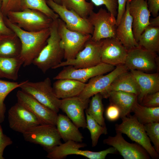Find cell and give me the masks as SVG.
<instances>
[{
	"instance_id": "obj_1",
	"label": "cell",
	"mask_w": 159,
	"mask_h": 159,
	"mask_svg": "<svg viewBox=\"0 0 159 159\" xmlns=\"http://www.w3.org/2000/svg\"><path fill=\"white\" fill-rule=\"evenodd\" d=\"M4 20L6 26L20 40L21 49L19 57L23 61V65H30L46 45L50 34L49 28L36 32H28L11 22L6 16Z\"/></svg>"
},
{
	"instance_id": "obj_2",
	"label": "cell",
	"mask_w": 159,
	"mask_h": 159,
	"mask_svg": "<svg viewBox=\"0 0 159 159\" xmlns=\"http://www.w3.org/2000/svg\"><path fill=\"white\" fill-rule=\"evenodd\" d=\"M57 19L53 20L49 28L50 34L47 44L32 62L44 73L50 69H55L64 58V51L60 44Z\"/></svg>"
},
{
	"instance_id": "obj_3",
	"label": "cell",
	"mask_w": 159,
	"mask_h": 159,
	"mask_svg": "<svg viewBox=\"0 0 159 159\" xmlns=\"http://www.w3.org/2000/svg\"><path fill=\"white\" fill-rule=\"evenodd\" d=\"M121 118L122 122L115 125L116 131L126 135L132 140L140 145L152 158H158V153L151 144L144 125L140 122L134 115L130 114Z\"/></svg>"
},
{
	"instance_id": "obj_4",
	"label": "cell",
	"mask_w": 159,
	"mask_h": 159,
	"mask_svg": "<svg viewBox=\"0 0 159 159\" xmlns=\"http://www.w3.org/2000/svg\"><path fill=\"white\" fill-rule=\"evenodd\" d=\"M6 16L11 22L30 32H38L49 28L53 21L39 11L28 9L10 11Z\"/></svg>"
},
{
	"instance_id": "obj_5",
	"label": "cell",
	"mask_w": 159,
	"mask_h": 159,
	"mask_svg": "<svg viewBox=\"0 0 159 159\" xmlns=\"http://www.w3.org/2000/svg\"><path fill=\"white\" fill-rule=\"evenodd\" d=\"M19 88L54 112H59L61 99L56 96L49 77L37 82L25 81Z\"/></svg>"
},
{
	"instance_id": "obj_6",
	"label": "cell",
	"mask_w": 159,
	"mask_h": 159,
	"mask_svg": "<svg viewBox=\"0 0 159 159\" xmlns=\"http://www.w3.org/2000/svg\"><path fill=\"white\" fill-rule=\"evenodd\" d=\"M87 146L86 143L69 140L56 146L48 152L46 157L50 159H62L71 155H80L89 159H105L110 154L117 152L113 147L98 152L81 150Z\"/></svg>"
},
{
	"instance_id": "obj_7",
	"label": "cell",
	"mask_w": 159,
	"mask_h": 159,
	"mask_svg": "<svg viewBox=\"0 0 159 159\" xmlns=\"http://www.w3.org/2000/svg\"><path fill=\"white\" fill-rule=\"evenodd\" d=\"M57 23L60 44L64 51V59L66 60L73 59L91 38L92 35L69 30L59 18L57 19Z\"/></svg>"
},
{
	"instance_id": "obj_8",
	"label": "cell",
	"mask_w": 159,
	"mask_h": 159,
	"mask_svg": "<svg viewBox=\"0 0 159 159\" xmlns=\"http://www.w3.org/2000/svg\"><path fill=\"white\" fill-rule=\"evenodd\" d=\"M93 27L91 39L95 42L116 38V18L105 9L100 8L97 12L92 11L87 18Z\"/></svg>"
},
{
	"instance_id": "obj_9",
	"label": "cell",
	"mask_w": 159,
	"mask_h": 159,
	"mask_svg": "<svg viewBox=\"0 0 159 159\" xmlns=\"http://www.w3.org/2000/svg\"><path fill=\"white\" fill-rule=\"evenodd\" d=\"M22 134L25 141L39 145L47 152L62 143L55 125L40 124L31 128Z\"/></svg>"
},
{
	"instance_id": "obj_10",
	"label": "cell",
	"mask_w": 159,
	"mask_h": 159,
	"mask_svg": "<svg viewBox=\"0 0 159 159\" xmlns=\"http://www.w3.org/2000/svg\"><path fill=\"white\" fill-rule=\"evenodd\" d=\"M102 40L95 42L90 39L87 42L84 47L74 58L62 61L55 69L67 66H72L76 68L89 67L102 62Z\"/></svg>"
},
{
	"instance_id": "obj_11",
	"label": "cell",
	"mask_w": 159,
	"mask_h": 159,
	"mask_svg": "<svg viewBox=\"0 0 159 159\" xmlns=\"http://www.w3.org/2000/svg\"><path fill=\"white\" fill-rule=\"evenodd\" d=\"M47 3L65 23L68 29L85 34H92L93 27L87 18H82L73 11L68 9L52 0H47Z\"/></svg>"
},
{
	"instance_id": "obj_12",
	"label": "cell",
	"mask_w": 159,
	"mask_h": 159,
	"mask_svg": "<svg viewBox=\"0 0 159 159\" xmlns=\"http://www.w3.org/2000/svg\"><path fill=\"white\" fill-rule=\"evenodd\" d=\"M156 53L141 47L128 50L125 65L130 71H153L158 68V57Z\"/></svg>"
},
{
	"instance_id": "obj_13",
	"label": "cell",
	"mask_w": 159,
	"mask_h": 159,
	"mask_svg": "<svg viewBox=\"0 0 159 159\" xmlns=\"http://www.w3.org/2000/svg\"><path fill=\"white\" fill-rule=\"evenodd\" d=\"M16 97L17 102L33 113L40 124L56 126L57 113L21 90L17 91Z\"/></svg>"
},
{
	"instance_id": "obj_14",
	"label": "cell",
	"mask_w": 159,
	"mask_h": 159,
	"mask_svg": "<svg viewBox=\"0 0 159 159\" xmlns=\"http://www.w3.org/2000/svg\"><path fill=\"white\" fill-rule=\"evenodd\" d=\"M64 67L53 79H69L85 83L95 76L105 74L113 70L115 66L103 62L90 67L76 68L72 66Z\"/></svg>"
},
{
	"instance_id": "obj_15",
	"label": "cell",
	"mask_w": 159,
	"mask_h": 159,
	"mask_svg": "<svg viewBox=\"0 0 159 159\" xmlns=\"http://www.w3.org/2000/svg\"><path fill=\"white\" fill-rule=\"evenodd\" d=\"M116 67L113 70L107 74L99 75L90 79L86 84L83 91L78 96L84 99H89L96 94L102 92L117 76L129 70L125 64Z\"/></svg>"
},
{
	"instance_id": "obj_16",
	"label": "cell",
	"mask_w": 159,
	"mask_h": 159,
	"mask_svg": "<svg viewBox=\"0 0 159 159\" xmlns=\"http://www.w3.org/2000/svg\"><path fill=\"white\" fill-rule=\"evenodd\" d=\"M8 118L10 128L22 134L31 128L40 124L33 113L17 102L9 110Z\"/></svg>"
},
{
	"instance_id": "obj_17",
	"label": "cell",
	"mask_w": 159,
	"mask_h": 159,
	"mask_svg": "<svg viewBox=\"0 0 159 159\" xmlns=\"http://www.w3.org/2000/svg\"><path fill=\"white\" fill-rule=\"evenodd\" d=\"M114 136H109L103 140L104 144L114 148L124 159H149L150 156L138 144L130 143L125 140L122 133L116 131Z\"/></svg>"
},
{
	"instance_id": "obj_18",
	"label": "cell",
	"mask_w": 159,
	"mask_h": 159,
	"mask_svg": "<svg viewBox=\"0 0 159 159\" xmlns=\"http://www.w3.org/2000/svg\"><path fill=\"white\" fill-rule=\"evenodd\" d=\"M128 50L116 38L102 40L101 62L116 66L125 64Z\"/></svg>"
},
{
	"instance_id": "obj_19",
	"label": "cell",
	"mask_w": 159,
	"mask_h": 159,
	"mask_svg": "<svg viewBox=\"0 0 159 159\" xmlns=\"http://www.w3.org/2000/svg\"><path fill=\"white\" fill-rule=\"evenodd\" d=\"M89 102V99H83L78 96L61 99L60 109L77 127L85 128L86 121L84 111Z\"/></svg>"
},
{
	"instance_id": "obj_20",
	"label": "cell",
	"mask_w": 159,
	"mask_h": 159,
	"mask_svg": "<svg viewBox=\"0 0 159 159\" xmlns=\"http://www.w3.org/2000/svg\"><path fill=\"white\" fill-rule=\"evenodd\" d=\"M128 10L132 18L134 36L138 43L140 36L150 24V12L148 8L147 0H130Z\"/></svg>"
},
{
	"instance_id": "obj_21",
	"label": "cell",
	"mask_w": 159,
	"mask_h": 159,
	"mask_svg": "<svg viewBox=\"0 0 159 159\" xmlns=\"http://www.w3.org/2000/svg\"><path fill=\"white\" fill-rule=\"evenodd\" d=\"M129 0H127V2L125 11L117 26L116 30V38L127 50L141 47L136 41L133 34L132 18L128 10Z\"/></svg>"
},
{
	"instance_id": "obj_22",
	"label": "cell",
	"mask_w": 159,
	"mask_h": 159,
	"mask_svg": "<svg viewBox=\"0 0 159 159\" xmlns=\"http://www.w3.org/2000/svg\"><path fill=\"white\" fill-rule=\"evenodd\" d=\"M135 77L140 89L138 101L140 104L144 97L159 91V74L158 73H148L136 70H130Z\"/></svg>"
},
{
	"instance_id": "obj_23",
	"label": "cell",
	"mask_w": 159,
	"mask_h": 159,
	"mask_svg": "<svg viewBox=\"0 0 159 159\" xmlns=\"http://www.w3.org/2000/svg\"><path fill=\"white\" fill-rule=\"evenodd\" d=\"M111 91L124 92L137 96L140 93L136 81L132 73L129 71L117 76L105 90L100 94L103 98L107 93Z\"/></svg>"
},
{
	"instance_id": "obj_24",
	"label": "cell",
	"mask_w": 159,
	"mask_h": 159,
	"mask_svg": "<svg viewBox=\"0 0 159 159\" xmlns=\"http://www.w3.org/2000/svg\"><path fill=\"white\" fill-rule=\"evenodd\" d=\"M86 83L69 79L57 80L52 87L54 92L59 99L78 96L83 90Z\"/></svg>"
},
{
	"instance_id": "obj_25",
	"label": "cell",
	"mask_w": 159,
	"mask_h": 159,
	"mask_svg": "<svg viewBox=\"0 0 159 159\" xmlns=\"http://www.w3.org/2000/svg\"><path fill=\"white\" fill-rule=\"evenodd\" d=\"M103 98H108L110 103L119 108L120 111L121 118L130 114L134 104L138 101L137 95L120 91H110L107 93Z\"/></svg>"
},
{
	"instance_id": "obj_26",
	"label": "cell",
	"mask_w": 159,
	"mask_h": 159,
	"mask_svg": "<svg viewBox=\"0 0 159 159\" xmlns=\"http://www.w3.org/2000/svg\"><path fill=\"white\" fill-rule=\"evenodd\" d=\"M56 126L61 139L65 142L69 140L82 142L84 137L82 134L67 116L58 115Z\"/></svg>"
},
{
	"instance_id": "obj_27",
	"label": "cell",
	"mask_w": 159,
	"mask_h": 159,
	"mask_svg": "<svg viewBox=\"0 0 159 159\" xmlns=\"http://www.w3.org/2000/svg\"><path fill=\"white\" fill-rule=\"evenodd\" d=\"M21 49L20 40L15 34L0 38V57H19Z\"/></svg>"
},
{
	"instance_id": "obj_28",
	"label": "cell",
	"mask_w": 159,
	"mask_h": 159,
	"mask_svg": "<svg viewBox=\"0 0 159 159\" xmlns=\"http://www.w3.org/2000/svg\"><path fill=\"white\" fill-rule=\"evenodd\" d=\"M23 62L19 57H0V78H5L14 81L18 78L19 72Z\"/></svg>"
},
{
	"instance_id": "obj_29",
	"label": "cell",
	"mask_w": 159,
	"mask_h": 159,
	"mask_svg": "<svg viewBox=\"0 0 159 159\" xmlns=\"http://www.w3.org/2000/svg\"><path fill=\"white\" fill-rule=\"evenodd\" d=\"M138 43L140 47L147 50L158 52L159 27L148 26L140 36Z\"/></svg>"
},
{
	"instance_id": "obj_30",
	"label": "cell",
	"mask_w": 159,
	"mask_h": 159,
	"mask_svg": "<svg viewBox=\"0 0 159 159\" xmlns=\"http://www.w3.org/2000/svg\"><path fill=\"white\" fill-rule=\"evenodd\" d=\"M139 121L143 125L159 122V107H148L142 105L137 101L132 110Z\"/></svg>"
},
{
	"instance_id": "obj_31",
	"label": "cell",
	"mask_w": 159,
	"mask_h": 159,
	"mask_svg": "<svg viewBox=\"0 0 159 159\" xmlns=\"http://www.w3.org/2000/svg\"><path fill=\"white\" fill-rule=\"evenodd\" d=\"M102 98L100 93L92 96L85 110V113L92 117L101 125L106 126L103 117L104 108L102 102Z\"/></svg>"
},
{
	"instance_id": "obj_32",
	"label": "cell",
	"mask_w": 159,
	"mask_h": 159,
	"mask_svg": "<svg viewBox=\"0 0 159 159\" xmlns=\"http://www.w3.org/2000/svg\"><path fill=\"white\" fill-rule=\"evenodd\" d=\"M61 5L87 19L94 9V4L86 0H61Z\"/></svg>"
},
{
	"instance_id": "obj_33",
	"label": "cell",
	"mask_w": 159,
	"mask_h": 159,
	"mask_svg": "<svg viewBox=\"0 0 159 159\" xmlns=\"http://www.w3.org/2000/svg\"><path fill=\"white\" fill-rule=\"evenodd\" d=\"M21 10L30 9L39 11L53 20L59 18V16L49 7L47 0H21Z\"/></svg>"
},
{
	"instance_id": "obj_34",
	"label": "cell",
	"mask_w": 159,
	"mask_h": 159,
	"mask_svg": "<svg viewBox=\"0 0 159 159\" xmlns=\"http://www.w3.org/2000/svg\"><path fill=\"white\" fill-rule=\"evenodd\" d=\"M24 82H17L3 80H0V123L4 121L6 108L4 103L5 98L12 91L19 87Z\"/></svg>"
},
{
	"instance_id": "obj_35",
	"label": "cell",
	"mask_w": 159,
	"mask_h": 159,
	"mask_svg": "<svg viewBox=\"0 0 159 159\" xmlns=\"http://www.w3.org/2000/svg\"><path fill=\"white\" fill-rule=\"evenodd\" d=\"M85 113L86 128L89 130L90 133L92 146L95 147L97 145L100 135L107 134V129L106 126L101 125L89 114Z\"/></svg>"
},
{
	"instance_id": "obj_36",
	"label": "cell",
	"mask_w": 159,
	"mask_h": 159,
	"mask_svg": "<svg viewBox=\"0 0 159 159\" xmlns=\"http://www.w3.org/2000/svg\"><path fill=\"white\" fill-rule=\"evenodd\" d=\"M147 134L154 145L156 152L159 153V122L144 125Z\"/></svg>"
},
{
	"instance_id": "obj_37",
	"label": "cell",
	"mask_w": 159,
	"mask_h": 159,
	"mask_svg": "<svg viewBox=\"0 0 159 159\" xmlns=\"http://www.w3.org/2000/svg\"><path fill=\"white\" fill-rule=\"evenodd\" d=\"M90 0L94 5L96 6L105 5L108 12H110L112 16L115 17L117 16L118 9L117 0Z\"/></svg>"
},
{
	"instance_id": "obj_38",
	"label": "cell",
	"mask_w": 159,
	"mask_h": 159,
	"mask_svg": "<svg viewBox=\"0 0 159 159\" xmlns=\"http://www.w3.org/2000/svg\"><path fill=\"white\" fill-rule=\"evenodd\" d=\"M21 0H2L1 11L4 16L11 11H21Z\"/></svg>"
},
{
	"instance_id": "obj_39",
	"label": "cell",
	"mask_w": 159,
	"mask_h": 159,
	"mask_svg": "<svg viewBox=\"0 0 159 159\" xmlns=\"http://www.w3.org/2000/svg\"><path fill=\"white\" fill-rule=\"evenodd\" d=\"M140 104L148 107H159V91L146 95L143 98Z\"/></svg>"
},
{
	"instance_id": "obj_40",
	"label": "cell",
	"mask_w": 159,
	"mask_h": 159,
	"mask_svg": "<svg viewBox=\"0 0 159 159\" xmlns=\"http://www.w3.org/2000/svg\"><path fill=\"white\" fill-rule=\"evenodd\" d=\"M105 115L108 120L115 121L120 118L121 113L117 107L113 104L110 103L106 110Z\"/></svg>"
},
{
	"instance_id": "obj_41",
	"label": "cell",
	"mask_w": 159,
	"mask_h": 159,
	"mask_svg": "<svg viewBox=\"0 0 159 159\" xmlns=\"http://www.w3.org/2000/svg\"><path fill=\"white\" fill-rule=\"evenodd\" d=\"M12 141L8 136L4 134L0 125V159H4L3 153L5 148L12 144Z\"/></svg>"
},
{
	"instance_id": "obj_42",
	"label": "cell",
	"mask_w": 159,
	"mask_h": 159,
	"mask_svg": "<svg viewBox=\"0 0 159 159\" xmlns=\"http://www.w3.org/2000/svg\"><path fill=\"white\" fill-rule=\"evenodd\" d=\"M4 16L0 10V38L15 34L6 24L4 20Z\"/></svg>"
},
{
	"instance_id": "obj_43",
	"label": "cell",
	"mask_w": 159,
	"mask_h": 159,
	"mask_svg": "<svg viewBox=\"0 0 159 159\" xmlns=\"http://www.w3.org/2000/svg\"><path fill=\"white\" fill-rule=\"evenodd\" d=\"M127 1V0H117L118 9L116 19L117 26L120 23L122 18L125 11Z\"/></svg>"
},
{
	"instance_id": "obj_44",
	"label": "cell",
	"mask_w": 159,
	"mask_h": 159,
	"mask_svg": "<svg viewBox=\"0 0 159 159\" xmlns=\"http://www.w3.org/2000/svg\"><path fill=\"white\" fill-rule=\"evenodd\" d=\"M148 9L154 17L158 15L159 0H147Z\"/></svg>"
},
{
	"instance_id": "obj_45",
	"label": "cell",
	"mask_w": 159,
	"mask_h": 159,
	"mask_svg": "<svg viewBox=\"0 0 159 159\" xmlns=\"http://www.w3.org/2000/svg\"><path fill=\"white\" fill-rule=\"evenodd\" d=\"M149 25V26L154 27H159V16L150 19Z\"/></svg>"
},
{
	"instance_id": "obj_46",
	"label": "cell",
	"mask_w": 159,
	"mask_h": 159,
	"mask_svg": "<svg viewBox=\"0 0 159 159\" xmlns=\"http://www.w3.org/2000/svg\"><path fill=\"white\" fill-rule=\"evenodd\" d=\"M55 3L61 5V0H52Z\"/></svg>"
},
{
	"instance_id": "obj_47",
	"label": "cell",
	"mask_w": 159,
	"mask_h": 159,
	"mask_svg": "<svg viewBox=\"0 0 159 159\" xmlns=\"http://www.w3.org/2000/svg\"><path fill=\"white\" fill-rule=\"evenodd\" d=\"M2 0H0V10H1V9L2 6Z\"/></svg>"
}]
</instances>
